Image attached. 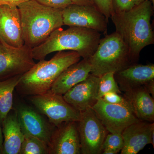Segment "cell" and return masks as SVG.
Instances as JSON below:
<instances>
[{
  "label": "cell",
  "instance_id": "6da1fadb",
  "mask_svg": "<svg viewBox=\"0 0 154 154\" xmlns=\"http://www.w3.org/2000/svg\"><path fill=\"white\" fill-rule=\"evenodd\" d=\"M152 14L151 2L146 0L129 11L113 12L110 16L116 31L127 45L134 63L138 60L143 48L154 44V33L150 24Z\"/></svg>",
  "mask_w": 154,
  "mask_h": 154
},
{
  "label": "cell",
  "instance_id": "7a4b0ae2",
  "mask_svg": "<svg viewBox=\"0 0 154 154\" xmlns=\"http://www.w3.org/2000/svg\"><path fill=\"white\" fill-rule=\"evenodd\" d=\"M100 32L93 29L79 27L61 28L54 31L41 44L31 49L36 60L44 59L54 52L69 50L79 54L83 59L90 58L96 51L101 39Z\"/></svg>",
  "mask_w": 154,
  "mask_h": 154
},
{
  "label": "cell",
  "instance_id": "3957f363",
  "mask_svg": "<svg viewBox=\"0 0 154 154\" xmlns=\"http://www.w3.org/2000/svg\"><path fill=\"white\" fill-rule=\"evenodd\" d=\"M18 8L25 44L30 48L41 44L64 25L63 9L46 7L35 0L20 4Z\"/></svg>",
  "mask_w": 154,
  "mask_h": 154
},
{
  "label": "cell",
  "instance_id": "277c9868",
  "mask_svg": "<svg viewBox=\"0 0 154 154\" xmlns=\"http://www.w3.org/2000/svg\"><path fill=\"white\" fill-rule=\"evenodd\" d=\"M81 57L75 51H58L50 60H39L22 75L16 88L21 94L27 96L46 93L61 74L70 66L79 61Z\"/></svg>",
  "mask_w": 154,
  "mask_h": 154
},
{
  "label": "cell",
  "instance_id": "5b68a950",
  "mask_svg": "<svg viewBox=\"0 0 154 154\" xmlns=\"http://www.w3.org/2000/svg\"><path fill=\"white\" fill-rule=\"evenodd\" d=\"M89 59L91 73L98 77L107 73H115L135 63L127 45L116 31L101 38L96 51Z\"/></svg>",
  "mask_w": 154,
  "mask_h": 154
},
{
  "label": "cell",
  "instance_id": "8992f818",
  "mask_svg": "<svg viewBox=\"0 0 154 154\" xmlns=\"http://www.w3.org/2000/svg\"><path fill=\"white\" fill-rule=\"evenodd\" d=\"M30 100L42 114L47 116L49 122L57 127L64 122L79 121L81 112L69 104L63 95L51 91L32 96Z\"/></svg>",
  "mask_w": 154,
  "mask_h": 154
},
{
  "label": "cell",
  "instance_id": "52a82bcc",
  "mask_svg": "<svg viewBox=\"0 0 154 154\" xmlns=\"http://www.w3.org/2000/svg\"><path fill=\"white\" fill-rule=\"evenodd\" d=\"M81 154H101L108 132L92 108L81 112L78 122Z\"/></svg>",
  "mask_w": 154,
  "mask_h": 154
},
{
  "label": "cell",
  "instance_id": "ba28073f",
  "mask_svg": "<svg viewBox=\"0 0 154 154\" xmlns=\"http://www.w3.org/2000/svg\"><path fill=\"white\" fill-rule=\"evenodd\" d=\"M32 48L26 45L14 47L0 41V80L22 75L35 64Z\"/></svg>",
  "mask_w": 154,
  "mask_h": 154
},
{
  "label": "cell",
  "instance_id": "9c48e42d",
  "mask_svg": "<svg viewBox=\"0 0 154 154\" xmlns=\"http://www.w3.org/2000/svg\"><path fill=\"white\" fill-rule=\"evenodd\" d=\"M63 25L69 27H83L107 33L108 20L94 5L72 4L63 10Z\"/></svg>",
  "mask_w": 154,
  "mask_h": 154
},
{
  "label": "cell",
  "instance_id": "30bf717a",
  "mask_svg": "<svg viewBox=\"0 0 154 154\" xmlns=\"http://www.w3.org/2000/svg\"><path fill=\"white\" fill-rule=\"evenodd\" d=\"M91 108L96 116L110 133H122L128 126L140 121L131 110L121 105L98 99Z\"/></svg>",
  "mask_w": 154,
  "mask_h": 154
},
{
  "label": "cell",
  "instance_id": "8fae6325",
  "mask_svg": "<svg viewBox=\"0 0 154 154\" xmlns=\"http://www.w3.org/2000/svg\"><path fill=\"white\" fill-rule=\"evenodd\" d=\"M48 148L50 154H81L78 122H67L55 127Z\"/></svg>",
  "mask_w": 154,
  "mask_h": 154
},
{
  "label": "cell",
  "instance_id": "7c38bea8",
  "mask_svg": "<svg viewBox=\"0 0 154 154\" xmlns=\"http://www.w3.org/2000/svg\"><path fill=\"white\" fill-rule=\"evenodd\" d=\"M16 111L23 134L38 138L48 146L54 126L49 125L38 112L28 105L20 104Z\"/></svg>",
  "mask_w": 154,
  "mask_h": 154
},
{
  "label": "cell",
  "instance_id": "4fadbf2b",
  "mask_svg": "<svg viewBox=\"0 0 154 154\" xmlns=\"http://www.w3.org/2000/svg\"><path fill=\"white\" fill-rule=\"evenodd\" d=\"M124 141L121 154H137L147 145L154 147V123L140 121L128 126L122 133Z\"/></svg>",
  "mask_w": 154,
  "mask_h": 154
},
{
  "label": "cell",
  "instance_id": "5bb4252c",
  "mask_svg": "<svg viewBox=\"0 0 154 154\" xmlns=\"http://www.w3.org/2000/svg\"><path fill=\"white\" fill-rule=\"evenodd\" d=\"M99 79L100 77L90 74L63 95L64 99L80 112L91 108L98 100Z\"/></svg>",
  "mask_w": 154,
  "mask_h": 154
},
{
  "label": "cell",
  "instance_id": "9a60e30c",
  "mask_svg": "<svg viewBox=\"0 0 154 154\" xmlns=\"http://www.w3.org/2000/svg\"><path fill=\"white\" fill-rule=\"evenodd\" d=\"M0 41L14 47L25 45L18 7L0 5Z\"/></svg>",
  "mask_w": 154,
  "mask_h": 154
},
{
  "label": "cell",
  "instance_id": "2e32d148",
  "mask_svg": "<svg viewBox=\"0 0 154 154\" xmlns=\"http://www.w3.org/2000/svg\"><path fill=\"white\" fill-rule=\"evenodd\" d=\"M114 78L120 91L125 92L154 80V65L134 63L114 73Z\"/></svg>",
  "mask_w": 154,
  "mask_h": 154
},
{
  "label": "cell",
  "instance_id": "e0dca14e",
  "mask_svg": "<svg viewBox=\"0 0 154 154\" xmlns=\"http://www.w3.org/2000/svg\"><path fill=\"white\" fill-rule=\"evenodd\" d=\"M91 71L90 59H83L66 69L58 77L50 91L54 94L63 95L74 86L87 79Z\"/></svg>",
  "mask_w": 154,
  "mask_h": 154
},
{
  "label": "cell",
  "instance_id": "ac0fdd59",
  "mask_svg": "<svg viewBox=\"0 0 154 154\" xmlns=\"http://www.w3.org/2000/svg\"><path fill=\"white\" fill-rule=\"evenodd\" d=\"M123 96L137 118L141 121L154 122V98L144 86L125 91Z\"/></svg>",
  "mask_w": 154,
  "mask_h": 154
},
{
  "label": "cell",
  "instance_id": "d6986e66",
  "mask_svg": "<svg viewBox=\"0 0 154 154\" xmlns=\"http://www.w3.org/2000/svg\"><path fill=\"white\" fill-rule=\"evenodd\" d=\"M2 125L4 138L3 154H19L24 135L16 110L9 112Z\"/></svg>",
  "mask_w": 154,
  "mask_h": 154
},
{
  "label": "cell",
  "instance_id": "ffe728a7",
  "mask_svg": "<svg viewBox=\"0 0 154 154\" xmlns=\"http://www.w3.org/2000/svg\"><path fill=\"white\" fill-rule=\"evenodd\" d=\"M22 75L15 76L6 79L0 80V122L1 124L13 108V94L14 90L20 82Z\"/></svg>",
  "mask_w": 154,
  "mask_h": 154
},
{
  "label": "cell",
  "instance_id": "44dd1931",
  "mask_svg": "<svg viewBox=\"0 0 154 154\" xmlns=\"http://www.w3.org/2000/svg\"><path fill=\"white\" fill-rule=\"evenodd\" d=\"M49 154V148L46 143L35 137L24 135L19 154Z\"/></svg>",
  "mask_w": 154,
  "mask_h": 154
},
{
  "label": "cell",
  "instance_id": "7402d4cb",
  "mask_svg": "<svg viewBox=\"0 0 154 154\" xmlns=\"http://www.w3.org/2000/svg\"><path fill=\"white\" fill-rule=\"evenodd\" d=\"M116 92L121 94V91L114 78V73L109 72L100 77L98 88V99H101L105 94Z\"/></svg>",
  "mask_w": 154,
  "mask_h": 154
},
{
  "label": "cell",
  "instance_id": "603a6c76",
  "mask_svg": "<svg viewBox=\"0 0 154 154\" xmlns=\"http://www.w3.org/2000/svg\"><path fill=\"white\" fill-rule=\"evenodd\" d=\"M124 141L121 133H110L105 137L102 145L104 149H111L119 153L123 148Z\"/></svg>",
  "mask_w": 154,
  "mask_h": 154
},
{
  "label": "cell",
  "instance_id": "cb8c5ba5",
  "mask_svg": "<svg viewBox=\"0 0 154 154\" xmlns=\"http://www.w3.org/2000/svg\"><path fill=\"white\" fill-rule=\"evenodd\" d=\"M101 99L108 103L121 105L131 110V107L127 100L125 99L124 96L123 97L120 96L118 93L116 92H110V93H107L105 94Z\"/></svg>",
  "mask_w": 154,
  "mask_h": 154
},
{
  "label": "cell",
  "instance_id": "d4e9b609",
  "mask_svg": "<svg viewBox=\"0 0 154 154\" xmlns=\"http://www.w3.org/2000/svg\"><path fill=\"white\" fill-rule=\"evenodd\" d=\"M94 5L108 20L113 12L112 0H94Z\"/></svg>",
  "mask_w": 154,
  "mask_h": 154
},
{
  "label": "cell",
  "instance_id": "484cf974",
  "mask_svg": "<svg viewBox=\"0 0 154 154\" xmlns=\"http://www.w3.org/2000/svg\"><path fill=\"white\" fill-rule=\"evenodd\" d=\"M46 7L55 9H63L73 3L71 0H35Z\"/></svg>",
  "mask_w": 154,
  "mask_h": 154
},
{
  "label": "cell",
  "instance_id": "4316f807",
  "mask_svg": "<svg viewBox=\"0 0 154 154\" xmlns=\"http://www.w3.org/2000/svg\"><path fill=\"white\" fill-rule=\"evenodd\" d=\"M113 12H126L134 7L133 0H112Z\"/></svg>",
  "mask_w": 154,
  "mask_h": 154
},
{
  "label": "cell",
  "instance_id": "83f0119b",
  "mask_svg": "<svg viewBox=\"0 0 154 154\" xmlns=\"http://www.w3.org/2000/svg\"><path fill=\"white\" fill-rule=\"evenodd\" d=\"M29 0H0V5H7L18 7L20 4L28 2Z\"/></svg>",
  "mask_w": 154,
  "mask_h": 154
},
{
  "label": "cell",
  "instance_id": "f1b7e54d",
  "mask_svg": "<svg viewBox=\"0 0 154 154\" xmlns=\"http://www.w3.org/2000/svg\"><path fill=\"white\" fill-rule=\"evenodd\" d=\"M73 4L79 5H94V0H71Z\"/></svg>",
  "mask_w": 154,
  "mask_h": 154
},
{
  "label": "cell",
  "instance_id": "f546056e",
  "mask_svg": "<svg viewBox=\"0 0 154 154\" xmlns=\"http://www.w3.org/2000/svg\"><path fill=\"white\" fill-rule=\"evenodd\" d=\"M148 92L150 94L152 97L154 98V80L144 85Z\"/></svg>",
  "mask_w": 154,
  "mask_h": 154
},
{
  "label": "cell",
  "instance_id": "4dcf8cb0",
  "mask_svg": "<svg viewBox=\"0 0 154 154\" xmlns=\"http://www.w3.org/2000/svg\"><path fill=\"white\" fill-rule=\"evenodd\" d=\"M3 135L2 129V124L0 122V154H3Z\"/></svg>",
  "mask_w": 154,
  "mask_h": 154
},
{
  "label": "cell",
  "instance_id": "1f68e13d",
  "mask_svg": "<svg viewBox=\"0 0 154 154\" xmlns=\"http://www.w3.org/2000/svg\"><path fill=\"white\" fill-rule=\"evenodd\" d=\"M133 1L135 5H137L143 2L146 0H133Z\"/></svg>",
  "mask_w": 154,
  "mask_h": 154
},
{
  "label": "cell",
  "instance_id": "d6a6232c",
  "mask_svg": "<svg viewBox=\"0 0 154 154\" xmlns=\"http://www.w3.org/2000/svg\"><path fill=\"white\" fill-rule=\"evenodd\" d=\"M150 1L151 2H152V4L153 5H154V0H150Z\"/></svg>",
  "mask_w": 154,
  "mask_h": 154
}]
</instances>
